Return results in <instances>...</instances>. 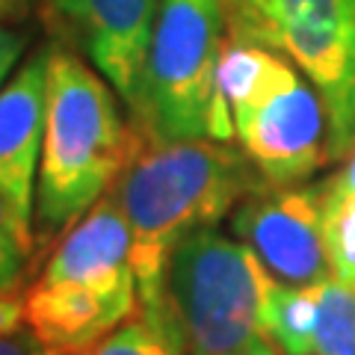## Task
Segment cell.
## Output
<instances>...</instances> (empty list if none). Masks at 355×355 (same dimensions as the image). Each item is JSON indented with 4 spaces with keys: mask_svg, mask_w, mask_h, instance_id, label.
<instances>
[{
    "mask_svg": "<svg viewBox=\"0 0 355 355\" xmlns=\"http://www.w3.org/2000/svg\"><path fill=\"white\" fill-rule=\"evenodd\" d=\"M261 184L258 169L231 142L142 137L113 184L130 225L139 308L166 302V266L178 243L196 228L219 225Z\"/></svg>",
    "mask_w": 355,
    "mask_h": 355,
    "instance_id": "1",
    "label": "cell"
},
{
    "mask_svg": "<svg viewBox=\"0 0 355 355\" xmlns=\"http://www.w3.org/2000/svg\"><path fill=\"white\" fill-rule=\"evenodd\" d=\"M139 142L142 133L125 121L107 77L69 48L51 44L36 184L42 237L65 234L119 181Z\"/></svg>",
    "mask_w": 355,
    "mask_h": 355,
    "instance_id": "2",
    "label": "cell"
},
{
    "mask_svg": "<svg viewBox=\"0 0 355 355\" xmlns=\"http://www.w3.org/2000/svg\"><path fill=\"white\" fill-rule=\"evenodd\" d=\"M216 86L234 119L240 148L263 184L296 187L331 160L323 98L282 53L225 39Z\"/></svg>",
    "mask_w": 355,
    "mask_h": 355,
    "instance_id": "3",
    "label": "cell"
},
{
    "mask_svg": "<svg viewBox=\"0 0 355 355\" xmlns=\"http://www.w3.org/2000/svg\"><path fill=\"white\" fill-rule=\"evenodd\" d=\"M225 39L222 0H160L130 104L142 137L234 139V119L216 86Z\"/></svg>",
    "mask_w": 355,
    "mask_h": 355,
    "instance_id": "4",
    "label": "cell"
},
{
    "mask_svg": "<svg viewBox=\"0 0 355 355\" xmlns=\"http://www.w3.org/2000/svg\"><path fill=\"white\" fill-rule=\"evenodd\" d=\"M275 284L279 279L243 240L216 225L187 234L166 266V302L187 355H234L266 343Z\"/></svg>",
    "mask_w": 355,
    "mask_h": 355,
    "instance_id": "5",
    "label": "cell"
},
{
    "mask_svg": "<svg viewBox=\"0 0 355 355\" xmlns=\"http://www.w3.org/2000/svg\"><path fill=\"white\" fill-rule=\"evenodd\" d=\"M228 39L263 44L302 71L329 113V154L355 146V0H222Z\"/></svg>",
    "mask_w": 355,
    "mask_h": 355,
    "instance_id": "6",
    "label": "cell"
},
{
    "mask_svg": "<svg viewBox=\"0 0 355 355\" xmlns=\"http://www.w3.org/2000/svg\"><path fill=\"white\" fill-rule=\"evenodd\" d=\"M231 231L284 284H317L331 279L320 184H261L231 210Z\"/></svg>",
    "mask_w": 355,
    "mask_h": 355,
    "instance_id": "7",
    "label": "cell"
},
{
    "mask_svg": "<svg viewBox=\"0 0 355 355\" xmlns=\"http://www.w3.org/2000/svg\"><path fill=\"white\" fill-rule=\"evenodd\" d=\"M48 62L44 44L0 89V196L9 202L21 231L36 243V169L42 160L44 113H48Z\"/></svg>",
    "mask_w": 355,
    "mask_h": 355,
    "instance_id": "8",
    "label": "cell"
},
{
    "mask_svg": "<svg viewBox=\"0 0 355 355\" xmlns=\"http://www.w3.org/2000/svg\"><path fill=\"white\" fill-rule=\"evenodd\" d=\"M130 246L128 216L116 193L110 190L62 234V243L42 272V282L83 284L101 296L139 308Z\"/></svg>",
    "mask_w": 355,
    "mask_h": 355,
    "instance_id": "9",
    "label": "cell"
},
{
    "mask_svg": "<svg viewBox=\"0 0 355 355\" xmlns=\"http://www.w3.org/2000/svg\"><path fill=\"white\" fill-rule=\"evenodd\" d=\"M69 33L128 107L137 98L160 0H51Z\"/></svg>",
    "mask_w": 355,
    "mask_h": 355,
    "instance_id": "10",
    "label": "cell"
},
{
    "mask_svg": "<svg viewBox=\"0 0 355 355\" xmlns=\"http://www.w3.org/2000/svg\"><path fill=\"white\" fill-rule=\"evenodd\" d=\"M137 311L83 284L42 282L24 296V323L53 349L83 355Z\"/></svg>",
    "mask_w": 355,
    "mask_h": 355,
    "instance_id": "11",
    "label": "cell"
},
{
    "mask_svg": "<svg viewBox=\"0 0 355 355\" xmlns=\"http://www.w3.org/2000/svg\"><path fill=\"white\" fill-rule=\"evenodd\" d=\"M83 355H187V343L169 302H163L157 308H137L133 317Z\"/></svg>",
    "mask_w": 355,
    "mask_h": 355,
    "instance_id": "12",
    "label": "cell"
},
{
    "mask_svg": "<svg viewBox=\"0 0 355 355\" xmlns=\"http://www.w3.org/2000/svg\"><path fill=\"white\" fill-rule=\"evenodd\" d=\"M320 284L279 282L270 296V340L282 355H314Z\"/></svg>",
    "mask_w": 355,
    "mask_h": 355,
    "instance_id": "13",
    "label": "cell"
},
{
    "mask_svg": "<svg viewBox=\"0 0 355 355\" xmlns=\"http://www.w3.org/2000/svg\"><path fill=\"white\" fill-rule=\"evenodd\" d=\"M314 355H355V287L338 279L320 284Z\"/></svg>",
    "mask_w": 355,
    "mask_h": 355,
    "instance_id": "14",
    "label": "cell"
},
{
    "mask_svg": "<svg viewBox=\"0 0 355 355\" xmlns=\"http://www.w3.org/2000/svg\"><path fill=\"white\" fill-rule=\"evenodd\" d=\"M320 193H323V237L331 279L355 287V196L329 190L326 181L320 184Z\"/></svg>",
    "mask_w": 355,
    "mask_h": 355,
    "instance_id": "15",
    "label": "cell"
},
{
    "mask_svg": "<svg viewBox=\"0 0 355 355\" xmlns=\"http://www.w3.org/2000/svg\"><path fill=\"white\" fill-rule=\"evenodd\" d=\"M33 254V240L21 231L12 207L0 196V293H12Z\"/></svg>",
    "mask_w": 355,
    "mask_h": 355,
    "instance_id": "16",
    "label": "cell"
},
{
    "mask_svg": "<svg viewBox=\"0 0 355 355\" xmlns=\"http://www.w3.org/2000/svg\"><path fill=\"white\" fill-rule=\"evenodd\" d=\"M0 355H71V352L48 347L33 329H15L9 335H0Z\"/></svg>",
    "mask_w": 355,
    "mask_h": 355,
    "instance_id": "17",
    "label": "cell"
},
{
    "mask_svg": "<svg viewBox=\"0 0 355 355\" xmlns=\"http://www.w3.org/2000/svg\"><path fill=\"white\" fill-rule=\"evenodd\" d=\"M27 33H18L12 27H6L3 21H0V89H3L9 71L18 65L21 53L27 51Z\"/></svg>",
    "mask_w": 355,
    "mask_h": 355,
    "instance_id": "18",
    "label": "cell"
},
{
    "mask_svg": "<svg viewBox=\"0 0 355 355\" xmlns=\"http://www.w3.org/2000/svg\"><path fill=\"white\" fill-rule=\"evenodd\" d=\"M24 326V299L18 293H0V335Z\"/></svg>",
    "mask_w": 355,
    "mask_h": 355,
    "instance_id": "19",
    "label": "cell"
},
{
    "mask_svg": "<svg viewBox=\"0 0 355 355\" xmlns=\"http://www.w3.org/2000/svg\"><path fill=\"white\" fill-rule=\"evenodd\" d=\"M340 160H343V166L331 178H326V187L329 190H335V193L355 196V146L343 154Z\"/></svg>",
    "mask_w": 355,
    "mask_h": 355,
    "instance_id": "20",
    "label": "cell"
},
{
    "mask_svg": "<svg viewBox=\"0 0 355 355\" xmlns=\"http://www.w3.org/2000/svg\"><path fill=\"white\" fill-rule=\"evenodd\" d=\"M33 0H0V21H24Z\"/></svg>",
    "mask_w": 355,
    "mask_h": 355,
    "instance_id": "21",
    "label": "cell"
},
{
    "mask_svg": "<svg viewBox=\"0 0 355 355\" xmlns=\"http://www.w3.org/2000/svg\"><path fill=\"white\" fill-rule=\"evenodd\" d=\"M234 355H282L279 349H275V343H258V347H252V349H246V352H234Z\"/></svg>",
    "mask_w": 355,
    "mask_h": 355,
    "instance_id": "22",
    "label": "cell"
}]
</instances>
